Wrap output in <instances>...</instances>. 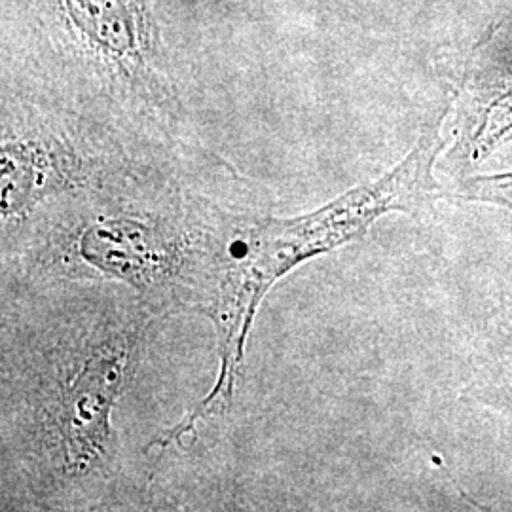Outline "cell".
Returning <instances> with one entry per match:
<instances>
[{
  "instance_id": "obj_1",
  "label": "cell",
  "mask_w": 512,
  "mask_h": 512,
  "mask_svg": "<svg viewBox=\"0 0 512 512\" xmlns=\"http://www.w3.org/2000/svg\"><path fill=\"white\" fill-rule=\"evenodd\" d=\"M145 325L84 310L48 330L19 370L21 442L38 475L73 486L114 458L112 414L139 361Z\"/></svg>"
},
{
  "instance_id": "obj_2",
  "label": "cell",
  "mask_w": 512,
  "mask_h": 512,
  "mask_svg": "<svg viewBox=\"0 0 512 512\" xmlns=\"http://www.w3.org/2000/svg\"><path fill=\"white\" fill-rule=\"evenodd\" d=\"M452 105H446L421 129L418 143L399 164L380 179L357 186L310 215L289 220H262L243 239V253L224 270L211 317L219 329L220 372L209 397L194 414L177 425L188 433L194 423L220 412L232 401L239 366L245 355L253 317L266 291L296 264L323 255L365 236L385 213L423 217L433 213L440 198L435 164L446 148L442 122Z\"/></svg>"
},
{
  "instance_id": "obj_3",
  "label": "cell",
  "mask_w": 512,
  "mask_h": 512,
  "mask_svg": "<svg viewBox=\"0 0 512 512\" xmlns=\"http://www.w3.org/2000/svg\"><path fill=\"white\" fill-rule=\"evenodd\" d=\"M67 268L126 283L150 298H171L198 277L200 251L183 224L152 213H101L61 239Z\"/></svg>"
},
{
  "instance_id": "obj_4",
  "label": "cell",
  "mask_w": 512,
  "mask_h": 512,
  "mask_svg": "<svg viewBox=\"0 0 512 512\" xmlns=\"http://www.w3.org/2000/svg\"><path fill=\"white\" fill-rule=\"evenodd\" d=\"M511 141L512 29L511 23H497L469 55L459 88L456 145L448 162L465 173Z\"/></svg>"
},
{
  "instance_id": "obj_5",
  "label": "cell",
  "mask_w": 512,
  "mask_h": 512,
  "mask_svg": "<svg viewBox=\"0 0 512 512\" xmlns=\"http://www.w3.org/2000/svg\"><path fill=\"white\" fill-rule=\"evenodd\" d=\"M78 44L135 86L156 88L158 33L148 0H55Z\"/></svg>"
},
{
  "instance_id": "obj_6",
  "label": "cell",
  "mask_w": 512,
  "mask_h": 512,
  "mask_svg": "<svg viewBox=\"0 0 512 512\" xmlns=\"http://www.w3.org/2000/svg\"><path fill=\"white\" fill-rule=\"evenodd\" d=\"M82 169L80 158L57 139L4 137L0 156L2 220L23 219L42 200L82 183Z\"/></svg>"
},
{
  "instance_id": "obj_7",
  "label": "cell",
  "mask_w": 512,
  "mask_h": 512,
  "mask_svg": "<svg viewBox=\"0 0 512 512\" xmlns=\"http://www.w3.org/2000/svg\"><path fill=\"white\" fill-rule=\"evenodd\" d=\"M469 393L512 418V325H490L476 349Z\"/></svg>"
},
{
  "instance_id": "obj_8",
  "label": "cell",
  "mask_w": 512,
  "mask_h": 512,
  "mask_svg": "<svg viewBox=\"0 0 512 512\" xmlns=\"http://www.w3.org/2000/svg\"><path fill=\"white\" fill-rule=\"evenodd\" d=\"M459 198L465 202L494 203L512 213V171L465 177L459 183Z\"/></svg>"
}]
</instances>
